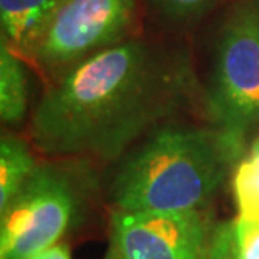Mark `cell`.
Instances as JSON below:
<instances>
[{"instance_id": "1", "label": "cell", "mask_w": 259, "mask_h": 259, "mask_svg": "<svg viewBox=\"0 0 259 259\" xmlns=\"http://www.w3.org/2000/svg\"><path fill=\"white\" fill-rule=\"evenodd\" d=\"M200 105L187 51L133 37L51 81L29 137L48 158L118 162L153 130Z\"/></svg>"}, {"instance_id": "2", "label": "cell", "mask_w": 259, "mask_h": 259, "mask_svg": "<svg viewBox=\"0 0 259 259\" xmlns=\"http://www.w3.org/2000/svg\"><path fill=\"white\" fill-rule=\"evenodd\" d=\"M241 157L207 123H167L118 160L108 202L118 212L209 210Z\"/></svg>"}, {"instance_id": "3", "label": "cell", "mask_w": 259, "mask_h": 259, "mask_svg": "<svg viewBox=\"0 0 259 259\" xmlns=\"http://www.w3.org/2000/svg\"><path fill=\"white\" fill-rule=\"evenodd\" d=\"M91 162L51 158L0 210V259H25L71 234L96 190Z\"/></svg>"}, {"instance_id": "4", "label": "cell", "mask_w": 259, "mask_h": 259, "mask_svg": "<svg viewBox=\"0 0 259 259\" xmlns=\"http://www.w3.org/2000/svg\"><path fill=\"white\" fill-rule=\"evenodd\" d=\"M200 110L244 155L259 128V20L246 0L232 5L217 29Z\"/></svg>"}, {"instance_id": "5", "label": "cell", "mask_w": 259, "mask_h": 259, "mask_svg": "<svg viewBox=\"0 0 259 259\" xmlns=\"http://www.w3.org/2000/svg\"><path fill=\"white\" fill-rule=\"evenodd\" d=\"M138 0H64L30 51L51 81L72 66L135 37Z\"/></svg>"}, {"instance_id": "6", "label": "cell", "mask_w": 259, "mask_h": 259, "mask_svg": "<svg viewBox=\"0 0 259 259\" xmlns=\"http://www.w3.org/2000/svg\"><path fill=\"white\" fill-rule=\"evenodd\" d=\"M215 222L212 209L111 210L105 259H209Z\"/></svg>"}, {"instance_id": "7", "label": "cell", "mask_w": 259, "mask_h": 259, "mask_svg": "<svg viewBox=\"0 0 259 259\" xmlns=\"http://www.w3.org/2000/svg\"><path fill=\"white\" fill-rule=\"evenodd\" d=\"M64 0H0L2 40L24 59Z\"/></svg>"}, {"instance_id": "8", "label": "cell", "mask_w": 259, "mask_h": 259, "mask_svg": "<svg viewBox=\"0 0 259 259\" xmlns=\"http://www.w3.org/2000/svg\"><path fill=\"white\" fill-rule=\"evenodd\" d=\"M29 111L27 69L7 42H0V120L5 126H20Z\"/></svg>"}, {"instance_id": "9", "label": "cell", "mask_w": 259, "mask_h": 259, "mask_svg": "<svg viewBox=\"0 0 259 259\" xmlns=\"http://www.w3.org/2000/svg\"><path fill=\"white\" fill-rule=\"evenodd\" d=\"M40 162L24 138L4 133L0 138V210L27 184Z\"/></svg>"}, {"instance_id": "10", "label": "cell", "mask_w": 259, "mask_h": 259, "mask_svg": "<svg viewBox=\"0 0 259 259\" xmlns=\"http://www.w3.org/2000/svg\"><path fill=\"white\" fill-rule=\"evenodd\" d=\"M209 259H259V221L241 215L217 221L210 237Z\"/></svg>"}, {"instance_id": "11", "label": "cell", "mask_w": 259, "mask_h": 259, "mask_svg": "<svg viewBox=\"0 0 259 259\" xmlns=\"http://www.w3.org/2000/svg\"><path fill=\"white\" fill-rule=\"evenodd\" d=\"M229 184L236 215L259 221V133L236 163Z\"/></svg>"}, {"instance_id": "12", "label": "cell", "mask_w": 259, "mask_h": 259, "mask_svg": "<svg viewBox=\"0 0 259 259\" xmlns=\"http://www.w3.org/2000/svg\"><path fill=\"white\" fill-rule=\"evenodd\" d=\"M222 0H145L150 12L167 29H187L200 22Z\"/></svg>"}, {"instance_id": "13", "label": "cell", "mask_w": 259, "mask_h": 259, "mask_svg": "<svg viewBox=\"0 0 259 259\" xmlns=\"http://www.w3.org/2000/svg\"><path fill=\"white\" fill-rule=\"evenodd\" d=\"M25 259H71V247L66 242H58L51 247L34 252Z\"/></svg>"}, {"instance_id": "14", "label": "cell", "mask_w": 259, "mask_h": 259, "mask_svg": "<svg viewBox=\"0 0 259 259\" xmlns=\"http://www.w3.org/2000/svg\"><path fill=\"white\" fill-rule=\"evenodd\" d=\"M246 2L252 9V12H254V15H256L257 20H259V0H246Z\"/></svg>"}]
</instances>
